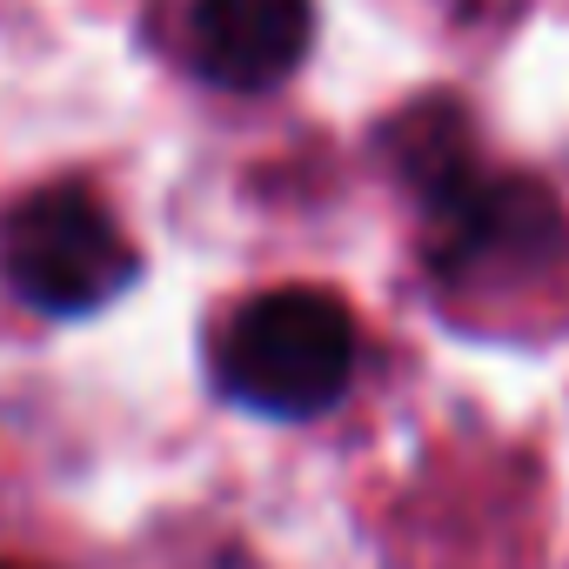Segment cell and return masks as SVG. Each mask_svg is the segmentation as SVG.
Masks as SVG:
<instances>
[{
	"label": "cell",
	"mask_w": 569,
	"mask_h": 569,
	"mask_svg": "<svg viewBox=\"0 0 569 569\" xmlns=\"http://www.w3.org/2000/svg\"><path fill=\"white\" fill-rule=\"evenodd\" d=\"M214 376L254 416H322L356 376V322L329 289H268L228 316Z\"/></svg>",
	"instance_id": "6da1fadb"
},
{
	"label": "cell",
	"mask_w": 569,
	"mask_h": 569,
	"mask_svg": "<svg viewBox=\"0 0 569 569\" xmlns=\"http://www.w3.org/2000/svg\"><path fill=\"white\" fill-rule=\"evenodd\" d=\"M0 274L41 316H94L134 281V241L88 188H41L0 221Z\"/></svg>",
	"instance_id": "7a4b0ae2"
},
{
	"label": "cell",
	"mask_w": 569,
	"mask_h": 569,
	"mask_svg": "<svg viewBox=\"0 0 569 569\" xmlns=\"http://www.w3.org/2000/svg\"><path fill=\"white\" fill-rule=\"evenodd\" d=\"M316 8L309 0H194L188 8V54L201 81L228 94H261L289 81L309 54Z\"/></svg>",
	"instance_id": "3957f363"
},
{
	"label": "cell",
	"mask_w": 569,
	"mask_h": 569,
	"mask_svg": "<svg viewBox=\"0 0 569 569\" xmlns=\"http://www.w3.org/2000/svg\"><path fill=\"white\" fill-rule=\"evenodd\" d=\"M0 569H21V562H0Z\"/></svg>",
	"instance_id": "277c9868"
}]
</instances>
